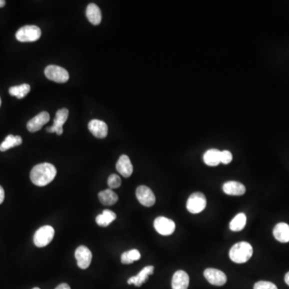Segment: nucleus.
<instances>
[{
    "label": "nucleus",
    "instance_id": "obj_1",
    "mask_svg": "<svg viewBox=\"0 0 289 289\" xmlns=\"http://www.w3.org/2000/svg\"><path fill=\"white\" fill-rule=\"evenodd\" d=\"M56 173V167L51 163H41L33 167L30 174V178L36 186H44L53 181Z\"/></svg>",
    "mask_w": 289,
    "mask_h": 289
},
{
    "label": "nucleus",
    "instance_id": "obj_2",
    "mask_svg": "<svg viewBox=\"0 0 289 289\" xmlns=\"http://www.w3.org/2000/svg\"><path fill=\"white\" fill-rule=\"evenodd\" d=\"M253 248L248 242H237L230 248L229 257L234 263H246L252 258Z\"/></svg>",
    "mask_w": 289,
    "mask_h": 289
},
{
    "label": "nucleus",
    "instance_id": "obj_3",
    "mask_svg": "<svg viewBox=\"0 0 289 289\" xmlns=\"http://www.w3.org/2000/svg\"><path fill=\"white\" fill-rule=\"evenodd\" d=\"M41 36V30L35 25H26L18 29L16 34V40L20 42H35Z\"/></svg>",
    "mask_w": 289,
    "mask_h": 289
},
{
    "label": "nucleus",
    "instance_id": "obj_4",
    "mask_svg": "<svg viewBox=\"0 0 289 289\" xmlns=\"http://www.w3.org/2000/svg\"><path fill=\"white\" fill-rule=\"evenodd\" d=\"M206 198L201 192H196L190 196L186 202V209L192 214H198L206 208Z\"/></svg>",
    "mask_w": 289,
    "mask_h": 289
},
{
    "label": "nucleus",
    "instance_id": "obj_5",
    "mask_svg": "<svg viewBox=\"0 0 289 289\" xmlns=\"http://www.w3.org/2000/svg\"><path fill=\"white\" fill-rule=\"evenodd\" d=\"M55 234L54 228L51 226H44L36 230L34 236V244L38 248H44L48 245Z\"/></svg>",
    "mask_w": 289,
    "mask_h": 289
},
{
    "label": "nucleus",
    "instance_id": "obj_6",
    "mask_svg": "<svg viewBox=\"0 0 289 289\" xmlns=\"http://www.w3.org/2000/svg\"><path fill=\"white\" fill-rule=\"evenodd\" d=\"M44 74L48 79L57 83H66L70 79L68 72L66 68L60 66H48L45 68Z\"/></svg>",
    "mask_w": 289,
    "mask_h": 289
},
{
    "label": "nucleus",
    "instance_id": "obj_7",
    "mask_svg": "<svg viewBox=\"0 0 289 289\" xmlns=\"http://www.w3.org/2000/svg\"><path fill=\"white\" fill-rule=\"evenodd\" d=\"M154 226L158 233L164 236H170L176 230V222L170 218H166L164 216L158 217L154 222Z\"/></svg>",
    "mask_w": 289,
    "mask_h": 289
},
{
    "label": "nucleus",
    "instance_id": "obj_8",
    "mask_svg": "<svg viewBox=\"0 0 289 289\" xmlns=\"http://www.w3.org/2000/svg\"><path fill=\"white\" fill-rule=\"evenodd\" d=\"M136 196L139 202L147 208L154 206L156 202L154 194L146 186H139L136 188Z\"/></svg>",
    "mask_w": 289,
    "mask_h": 289
},
{
    "label": "nucleus",
    "instance_id": "obj_9",
    "mask_svg": "<svg viewBox=\"0 0 289 289\" xmlns=\"http://www.w3.org/2000/svg\"><path fill=\"white\" fill-rule=\"evenodd\" d=\"M68 118V110L67 108H60L56 114L55 118L53 120V126L47 128L48 132H56L57 135H62L63 134V126L66 122Z\"/></svg>",
    "mask_w": 289,
    "mask_h": 289
},
{
    "label": "nucleus",
    "instance_id": "obj_10",
    "mask_svg": "<svg viewBox=\"0 0 289 289\" xmlns=\"http://www.w3.org/2000/svg\"><path fill=\"white\" fill-rule=\"evenodd\" d=\"M78 267L82 269L88 268L91 264L92 254L91 250L86 246H80L75 252Z\"/></svg>",
    "mask_w": 289,
    "mask_h": 289
},
{
    "label": "nucleus",
    "instance_id": "obj_11",
    "mask_svg": "<svg viewBox=\"0 0 289 289\" xmlns=\"http://www.w3.org/2000/svg\"><path fill=\"white\" fill-rule=\"evenodd\" d=\"M204 276L210 284L214 286H222L228 280L225 273L216 268H206L204 271Z\"/></svg>",
    "mask_w": 289,
    "mask_h": 289
},
{
    "label": "nucleus",
    "instance_id": "obj_12",
    "mask_svg": "<svg viewBox=\"0 0 289 289\" xmlns=\"http://www.w3.org/2000/svg\"><path fill=\"white\" fill-rule=\"evenodd\" d=\"M49 120H50V115L48 112L44 111L29 120L26 124V128L29 132H37V131L40 130L42 127L48 122Z\"/></svg>",
    "mask_w": 289,
    "mask_h": 289
},
{
    "label": "nucleus",
    "instance_id": "obj_13",
    "mask_svg": "<svg viewBox=\"0 0 289 289\" xmlns=\"http://www.w3.org/2000/svg\"><path fill=\"white\" fill-rule=\"evenodd\" d=\"M88 130L98 138H104L108 135V126L103 120L94 119L88 123Z\"/></svg>",
    "mask_w": 289,
    "mask_h": 289
},
{
    "label": "nucleus",
    "instance_id": "obj_14",
    "mask_svg": "<svg viewBox=\"0 0 289 289\" xmlns=\"http://www.w3.org/2000/svg\"><path fill=\"white\" fill-rule=\"evenodd\" d=\"M154 267V266H146L135 276H132L128 280L127 283L128 284H134L136 287H140L143 284L146 282L149 276L153 275Z\"/></svg>",
    "mask_w": 289,
    "mask_h": 289
},
{
    "label": "nucleus",
    "instance_id": "obj_15",
    "mask_svg": "<svg viewBox=\"0 0 289 289\" xmlns=\"http://www.w3.org/2000/svg\"><path fill=\"white\" fill-rule=\"evenodd\" d=\"M116 168L120 176L124 178L130 177L134 170L130 159L127 155L124 154L122 155L119 158L118 161L116 162Z\"/></svg>",
    "mask_w": 289,
    "mask_h": 289
},
{
    "label": "nucleus",
    "instance_id": "obj_16",
    "mask_svg": "<svg viewBox=\"0 0 289 289\" xmlns=\"http://www.w3.org/2000/svg\"><path fill=\"white\" fill-rule=\"evenodd\" d=\"M222 190L228 196H241L246 193V188L241 182L230 181L224 184Z\"/></svg>",
    "mask_w": 289,
    "mask_h": 289
},
{
    "label": "nucleus",
    "instance_id": "obj_17",
    "mask_svg": "<svg viewBox=\"0 0 289 289\" xmlns=\"http://www.w3.org/2000/svg\"><path fill=\"white\" fill-rule=\"evenodd\" d=\"M190 278L188 273L182 270L176 272L172 278V289H188Z\"/></svg>",
    "mask_w": 289,
    "mask_h": 289
},
{
    "label": "nucleus",
    "instance_id": "obj_18",
    "mask_svg": "<svg viewBox=\"0 0 289 289\" xmlns=\"http://www.w3.org/2000/svg\"><path fill=\"white\" fill-rule=\"evenodd\" d=\"M273 236L280 242H289V225L285 222H279L273 229Z\"/></svg>",
    "mask_w": 289,
    "mask_h": 289
},
{
    "label": "nucleus",
    "instance_id": "obj_19",
    "mask_svg": "<svg viewBox=\"0 0 289 289\" xmlns=\"http://www.w3.org/2000/svg\"><path fill=\"white\" fill-rule=\"evenodd\" d=\"M86 16L92 24H100L102 22V12L98 5L95 4H90L86 8Z\"/></svg>",
    "mask_w": 289,
    "mask_h": 289
},
{
    "label": "nucleus",
    "instance_id": "obj_20",
    "mask_svg": "<svg viewBox=\"0 0 289 289\" xmlns=\"http://www.w3.org/2000/svg\"><path fill=\"white\" fill-rule=\"evenodd\" d=\"M99 200L104 206H112L116 204L118 200V196L115 192H112L111 189L104 190H102L98 194Z\"/></svg>",
    "mask_w": 289,
    "mask_h": 289
},
{
    "label": "nucleus",
    "instance_id": "obj_21",
    "mask_svg": "<svg viewBox=\"0 0 289 289\" xmlns=\"http://www.w3.org/2000/svg\"><path fill=\"white\" fill-rule=\"evenodd\" d=\"M220 153L221 151L217 149H210L206 151L204 155V161L209 166H216L220 162Z\"/></svg>",
    "mask_w": 289,
    "mask_h": 289
},
{
    "label": "nucleus",
    "instance_id": "obj_22",
    "mask_svg": "<svg viewBox=\"0 0 289 289\" xmlns=\"http://www.w3.org/2000/svg\"><path fill=\"white\" fill-rule=\"evenodd\" d=\"M22 140L20 136H14L10 134L6 136L5 140L0 144V151L4 152L8 150L12 149L13 147L18 146L22 144Z\"/></svg>",
    "mask_w": 289,
    "mask_h": 289
},
{
    "label": "nucleus",
    "instance_id": "obj_23",
    "mask_svg": "<svg viewBox=\"0 0 289 289\" xmlns=\"http://www.w3.org/2000/svg\"><path fill=\"white\" fill-rule=\"evenodd\" d=\"M116 218V214L112 210H104V212H102V214L98 216L96 218V222L99 226L106 228L110 224H111V222H114Z\"/></svg>",
    "mask_w": 289,
    "mask_h": 289
},
{
    "label": "nucleus",
    "instance_id": "obj_24",
    "mask_svg": "<svg viewBox=\"0 0 289 289\" xmlns=\"http://www.w3.org/2000/svg\"><path fill=\"white\" fill-rule=\"evenodd\" d=\"M246 214L244 213H240L234 216L230 222V229L232 232H240L246 226Z\"/></svg>",
    "mask_w": 289,
    "mask_h": 289
},
{
    "label": "nucleus",
    "instance_id": "obj_25",
    "mask_svg": "<svg viewBox=\"0 0 289 289\" xmlns=\"http://www.w3.org/2000/svg\"><path fill=\"white\" fill-rule=\"evenodd\" d=\"M31 87L28 84H22L21 86H13L9 88V94L12 96H16L18 99H22L28 94Z\"/></svg>",
    "mask_w": 289,
    "mask_h": 289
},
{
    "label": "nucleus",
    "instance_id": "obj_26",
    "mask_svg": "<svg viewBox=\"0 0 289 289\" xmlns=\"http://www.w3.org/2000/svg\"><path fill=\"white\" fill-rule=\"evenodd\" d=\"M140 258V254L138 250L132 249V250H128L123 253L120 257V260L123 264H130L134 263V261L138 260Z\"/></svg>",
    "mask_w": 289,
    "mask_h": 289
},
{
    "label": "nucleus",
    "instance_id": "obj_27",
    "mask_svg": "<svg viewBox=\"0 0 289 289\" xmlns=\"http://www.w3.org/2000/svg\"><path fill=\"white\" fill-rule=\"evenodd\" d=\"M108 185L111 189H116V188H120L122 185V180L118 174H112L108 177Z\"/></svg>",
    "mask_w": 289,
    "mask_h": 289
},
{
    "label": "nucleus",
    "instance_id": "obj_28",
    "mask_svg": "<svg viewBox=\"0 0 289 289\" xmlns=\"http://www.w3.org/2000/svg\"><path fill=\"white\" fill-rule=\"evenodd\" d=\"M254 289H278L276 285L269 281H258L254 284Z\"/></svg>",
    "mask_w": 289,
    "mask_h": 289
},
{
    "label": "nucleus",
    "instance_id": "obj_29",
    "mask_svg": "<svg viewBox=\"0 0 289 289\" xmlns=\"http://www.w3.org/2000/svg\"><path fill=\"white\" fill-rule=\"evenodd\" d=\"M232 154L230 153V151H221V153H220V162L225 164V165H228L229 163L232 162Z\"/></svg>",
    "mask_w": 289,
    "mask_h": 289
},
{
    "label": "nucleus",
    "instance_id": "obj_30",
    "mask_svg": "<svg viewBox=\"0 0 289 289\" xmlns=\"http://www.w3.org/2000/svg\"><path fill=\"white\" fill-rule=\"evenodd\" d=\"M5 192L4 188L0 186V204H2V202L4 201Z\"/></svg>",
    "mask_w": 289,
    "mask_h": 289
},
{
    "label": "nucleus",
    "instance_id": "obj_31",
    "mask_svg": "<svg viewBox=\"0 0 289 289\" xmlns=\"http://www.w3.org/2000/svg\"><path fill=\"white\" fill-rule=\"evenodd\" d=\"M55 289H71L70 285L68 284H62L58 285Z\"/></svg>",
    "mask_w": 289,
    "mask_h": 289
},
{
    "label": "nucleus",
    "instance_id": "obj_32",
    "mask_svg": "<svg viewBox=\"0 0 289 289\" xmlns=\"http://www.w3.org/2000/svg\"><path fill=\"white\" fill-rule=\"evenodd\" d=\"M285 283L287 284L289 286V272L285 275L284 277Z\"/></svg>",
    "mask_w": 289,
    "mask_h": 289
},
{
    "label": "nucleus",
    "instance_id": "obj_33",
    "mask_svg": "<svg viewBox=\"0 0 289 289\" xmlns=\"http://www.w3.org/2000/svg\"><path fill=\"white\" fill-rule=\"evenodd\" d=\"M6 4V1L4 0H0V8H4Z\"/></svg>",
    "mask_w": 289,
    "mask_h": 289
},
{
    "label": "nucleus",
    "instance_id": "obj_34",
    "mask_svg": "<svg viewBox=\"0 0 289 289\" xmlns=\"http://www.w3.org/2000/svg\"><path fill=\"white\" fill-rule=\"evenodd\" d=\"M1 104H2V100H1V98H0V106H1Z\"/></svg>",
    "mask_w": 289,
    "mask_h": 289
},
{
    "label": "nucleus",
    "instance_id": "obj_35",
    "mask_svg": "<svg viewBox=\"0 0 289 289\" xmlns=\"http://www.w3.org/2000/svg\"><path fill=\"white\" fill-rule=\"evenodd\" d=\"M33 289H40V288H34Z\"/></svg>",
    "mask_w": 289,
    "mask_h": 289
}]
</instances>
